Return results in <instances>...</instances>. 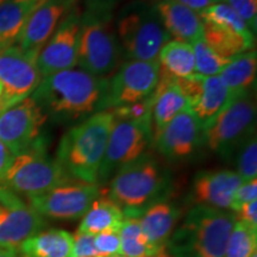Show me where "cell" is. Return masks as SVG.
<instances>
[{
  "label": "cell",
  "mask_w": 257,
  "mask_h": 257,
  "mask_svg": "<svg viewBox=\"0 0 257 257\" xmlns=\"http://www.w3.org/2000/svg\"><path fill=\"white\" fill-rule=\"evenodd\" d=\"M250 257H257V255H256V252H255V253H252V255H251V256H250Z\"/></svg>",
  "instance_id": "7dc6e473"
},
{
  "label": "cell",
  "mask_w": 257,
  "mask_h": 257,
  "mask_svg": "<svg viewBox=\"0 0 257 257\" xmlns=\"http://www.w3.org/2000/svg\"><path fill=\"white\" fill-rule=\"evenodd\" d=\"M156 149L172 160L186 159L204 141V127L189 110L176 115L153 136Z\"/></svg>",
  "instance_id": "e0dca14e"
},
{
  "label": "cell",
  "mask_w": 257,
  "mask_h": 257,
  "mask_svg": "<svg viewBox=\"0 0 257 257\" xmlns=\"http://www.w3.org/2000/svg\"><path fill=\"white\" fill-rule=\"evenodd\" d=\"M257 72V55L255 50L232 57L221 69L219 78L231 95L250 91L253 85Z\"/></svg>",
  "instance_id": "d4e9b609"
},
{
  "label": "cell",
  "mask_w": 257,
  "mask_h": 257,
  "mask_svg": "<svg viewBox=\"0 0 257 257\" xmlns=\"http://www.w3.org/2000/svg\"><path fill=\"white\" fill-rule=\"evenodd\" d=\"M99 257H125L123 255H120V253H117V255H108V256H99Z\"/></svg>",
  "instance_id": "f6af8a7d"
},
{
  "label": "cell",
  "mask_w": 257,
  "mask_h": 257,
  "mask_svg": "<svg viewBox=\"0 0 257 257\" xmlns=\"http://www.w3.org/2000/svg\"><path fill=\"white\" fill-rule=\"evenodd\" d=\"M46 221L17 193L0 185V248L18 250Z\"/></svg>",
  "instance_id": "5bb4252c"
},
{
  "label": "cell",
  "mask_w": 257,
  "mask_h": 257,
  "mask_svg": "<svg viewBox=\"0 0 257 257\" xmlns=\"http://www.w3.org/2000/svg\"><path fill=\"white\" fill-rule=\"evenodd\" d=\"M176 2H179L180 4L185 5L186 8L191 9L192 11L197 12L199 15L204 10L210 8L211 5L219 3V0H176Z\"/></svg>",
  "instance_id": "f35d334b"
},
{
  "label": "cell",
  "mask_w": 257,
  "mask_h": 257,
  "mask_svg": "<svg viewBox=\"0 0 257 257\" xmlns=\"http://www.w3.org/2000/svg\"><path fill=\"white\" fill-rule=\"evenodd\" d=\"M202 38L214 53L229 60L251 50L255 41L251 34H240L232 29L205 22H202Z\"/></svg>",
  "instance_id": "603a6c76"
},
{
  "label": "cell",
  "mask_w": 257,
  "mask_h": 257,
  "mask_svg": "<svg viewBox=\"0 0 257 257\" xmlns=\"http://www.w3.org/2000/svg\"><path fill=\"white\" fill-rule=\"evenodd\" d=\"M2 93H3V89H2V85H0V100H2Z\"/></svg>",
  "instance_id": "bcb514c9"
},
{
  "label": "cell",
  "mask_w": 257,
  "mask_h": 257,
  "mask_svg": "<svg viewBox=\"0 0 257 257\" xmlns=\"http://www.w3.org/2000/svg\"><path fill=\"white\" fill-rule=\"evenodd\" d=\"M0 257H21V256L18 255L17 250L0 248Z\"/></svg>",
  "instance_id": "b9f144b4"
},
{
  "label": "cell",
  "mask_w": 257,
  "mask_h": 257,
  "mask_svg": "<svg viewBox=\"0 0 257 257\" xmlns=\"http://www.w3.org/2000/svg\"><path fill=\"white\" fill-rule=\"evenodd\" d=\"M47 114L29 96L0 112V141L17 156L40 141L41 128Z\"/></svg>",
  "instance_id": "4fadbf2b"
},
{
  "label": "cell",
  "mask_w": 257,
  "mask_h": 257,
  "mask_svg": "<svg viewBox=\"0 0 257 257\" xmlns=\"http://www.w3.org/2000/svg\"><path fill=\"white\" fill-rule=\"evenodd\" d=\"M124 218L123 211L114 201L110 198L99 197L82 217L78 230L92 234L118 231Z\"/></svg>",
  "instance_id": "484cf974"
},
{
  "label": "cell",
  "mask_w": 257,
  "mask_h": 257,
  "mask_svg": "<svg viewBox=\"0 0 257 257\" xmlns=\"http://www.w3.org/2000/svg\"><path fill=\"white\" fill-rule=\"evenodd\" d=\"M120 0H87V9L99 11H111V8Z\"/></svg>",
  "instance_id": "60d3db41"
},
{
  "label": "cell",
  "mask_w": 257,
  "mask_h": 257,
  "mask_svg": "<svg viewBox=\"0 0 257 257\" xmlns=\"http://www.w3.org/2000/svg\"><path fill=\"white\" fill-rule=\"evenodd\" d=\"M14 157V154L10 152L9 148L0 141V181L4 178L6 170L9 169Z\"/></svg>",
  "instance_id": "ab89813d"
},
{
  "label": "cell",
  "mask_w": 257,
  "mask_h": 257,
  "mask_svg": "<svg viewBox=\"0 0 257 257\" xmlns=\"http://www.w3.org/2000/svg\"><path fill=\"white\" fill-rule=\"evenodd\" d=\"M174 81L187 98L189 111L197 117L202 127L214 119L232 99L218 75L201 76L194 74L188 78H174Z\"/></svg>",
  "instance_id": "2e32d148"
},
{
  "label": "cell",
  "mask_w": 257,
  "mask_h": 257,
  "mask_svg": "<svg viewBox=\"0 0 257 257\" xmlns=\"http://www.w3.org/2000/svg\"><path fill=\"white\" fill-rule=\"evenodd\" d=\"M236 219L248 224L252 229L257 230V200L246 202L236 212Z\"/></svg>",
  "instance_id": "74e56055"
},
{
  "label": "cell",
  "mask_w": 257,
  "mask_h": 257,
  "mask_svg": "<svg viewBox=\"0 0 257 257\" xmlns=\"http://www.w3.org/2000/svg\"><path fill=\"white\" fill-rule=\"evenodd\" d=\"M41 4L29 0H3L0 3V43L11 46L17 41L28 18Z\"/></svg>",
  "instance_id": "4316f807"
},
{
  "label": "cell",
  "mask_w": 257,
  "mask_h": 257,
  "mask_svg": "<svg viewBox=\"0 0 257 257\" xmlns=\"http://www.w3.org/2000/svg\"><path fill=\"white\" fill-rule=\"evenodd\" d=\"M118 234L120 238V255L125 257H155L142 232L138 218H124Z\"/></svg>",
  "instance_id": "f1b7e54d"
},
{
  "label": "cell",
  "mask_w": 257,
  "mask_h": 257,
  "mask_svg": "<svg viewBox=\"0 0 257 257\" xmlns=\"http://www.w3.org/2000/svg\"><path fill=\"white\" fill-rule=\"evenodd\" d=\"M8 47H10L9 44H6V43H0V54H2L3 51H4Z\"/></svg>",
  "instance_id": "7bdbcfd3"
},
{
  "label": "cell",
  "mask_w": 257,
  "mask_h": 257,
  "mask_svg": "<svg viewBox=\"0 0 257 257\" xmlns=\"http://www.w3.org/2000/svg\"><path fill=\"white\" fill-rule=\"evenodd\" d=\"M113 113V112H112ZM110 136L98 174V182H106L127 163L143 154L153 140L152 117L130 118L113 114Z\"/></svg>",
  "instance_id": "9c48e42d"
},
{
  "label": "cell",
  "mask_w": 257,
  "mask_h": 257,
  "mask_svg": "<svg viewBox=\"0 0 257 257\" xmlns=\"http://www.w3.org/2000/svg\"><path fill=\"white\" fill-rule=\"evenodd\" d=\"M219 3L229 5L255 35L257 29V0H219Z\"/></svg>",
  "instance_id": "836d02e7"
},
{
  "label": "cell",
  "mask_w": 257,
  "mask_h": 257,
  "mask_svg": "<svg viewBox=\"0 0 257 257\" xmlns=\"http://www.w3.org/2000/svg\"><path fill=\"white\" fill-rule=\"evenodd\" d=\"M110 17L108 11L89 9L81 15L78 64L98 78L113 72L120 55L119 43L110 28Z\"/></svg>",
  "instance_id": "8992f818"
},
{
  "label": "cell",
  "mask_w": 257,
  "mask_h": 257,
  "mask_svg": "<svg viewBox=\"0 0 257 257\" xmlns=\"http://www.w3.org/2000/svg\"><path fill=\"white\" fill-rule=\"evenodd\" d=\"M73 234L68 231L50 229L41 231L19 246L24 257H69Z\"/></svg>",
  "instance_id": "cb8c5ba5"
},
{
  "label": "cell",
  "mask_w": 257,
  "mask_h": 257,
  "mask_svg": "<svg viewBox=\"0 0 257 257\" xmlns=\"http://www.w3.org/2000/svg\"><path fill=\"white\" fill-rule=\"evenodd\" d=\"M179 217L180 211L175 205L160 200L150 205L138 218L155 257H168L166 244L172 237Z\"/></svg>",
  "instance_id": "ffe728a7"
},
{
  "label": "cell",
  "mask_w": 257,
  "mask_h": 257,
  "mask_svg": "<svg viewBox=\"0 0 257 257\" xmlns=\"http://www.w3.org/2000/svg\"><path fill=\"white\" fill-rule=\"evenodd\" d=\"M100 197L98 184L70 180L50 191L28 198V204L42 217L76 220L85 216L93 201Z\"/></svg>",
  "instance_id": "8fae6325"
},
{
  "label": "cell",
  "mask_w": 257,
  "mask_h": 257,
  "mask_svg": "<svg viewBox=\"0 0 257 257\" xmlns=\"http://www.w3.org/2000/svg\"><path fill=\"white\" fill-rule=\"evenodd\" d=\"M75 0H46L35 10L17 38L19 49L38 56L42 48L56 30L61 19L74 8Z\"/></svg>",
  "instance_id": "ac0fdd59"
},
{
  "label": "cell",
  "mask_w": 257,
  "mask_h": 257,
  "mask_svg": "<svg viewBox=\"0 0 257 257\" xmlns=\"http://www.w3.org/2000/svg\"><path fill=\"white\" fill-rule=\"evenodd\" d=\"M156 10L169 36L176 41L192 44L202 37V21L197 12L176 0H161Z\"/></svg>",
  "instance_id": "7402d4cb"
},
{
  "label": "cell",
  "mask_w": 257,
  "mask_h": 257,
  "mask_svg": "<svg viewBox=\"0 0 257 257\" xmlns=\"http://www.w3.org/2000/svg\"><path fill=\"white\" fill-rule=\"evenodd\" d=\"M113 118L112 111L96 112L63 135L56 161L69 178L86 184H98Z\"/></svg>",
  "instance_id": "7a4b0ae2"
},
{
  "label": "cell",
  "mask_w": 257,
  "mask_h": 257,
  "mask_svg": "<svg viewBox=\"0 0 257 257\" xmlns=\"http://www.w3.org/2000/svg\"><path fill=\"white\" fill-rule=\"evenodd\" d=\"M257 230L236 220L227 240L224 257H250L256 252Z\"/></svg>",
  "instance_id": "f546056e"
},
{
  "label": "cell",
  "mask_w": 257,
  "mask_h": 257,
  "mask_svg": "<svg viewBox=\"0 0 257 257\" xmlns=\"http://www.w3.org/2000/svg\"><path fill=\"white\" fill-rule=\"evenodd\" d=\"M189 110V102L174 81V76L160 68V79L152 95V133H159L176 115Z\"/></svg>",
  "instance_id": "44dd1931"
},
{
  "label": "cell",
  "mask_w": 257,
  "mask_h": 257,
  "mask_svg": "<svg viewBox=\"0 0 257 257\" xmlns=\"http://www.w3.org/2000/svg\"><path fill=\"white\" fill-rule=\"evenodd\" d=\"M95 234L76 231L73 234V248L69 257H99L94 244Z\"/></svg>",
  "instance_id": "e575fe53"
},
{
  "label": "cell",
  "mask_w": 257,
  "mask_h": 257,
  "mask_svg": "<svg viewBox=\"0 0 257 257\" xmlns=\"http://www.w3.org/2000/svg\"><path fill=\"white\" fill-rule=\"evenodd\" d=\"M107 79L82 69H68L42 78L31 98L57 120H75L100 110Z\"/></svg>",
  "instance_id": "6da1fadb"
},
{
  "label": "cell",
  "mask_w": 257,
  "mask_h": 257,
  "mask_svg": "<svg viewBox=\"0 0 257 257\" xmlns=\"http://www.w3.org/2000/svg\"><path fill=\"white\" fill-rule=\"evenodd\" d=\"M80 27L81 14L73 8L38 54L36 63L42 78L73 69L78 64Z\"/></svg>",
  "instance_id": "9a60e30c"
},
{
  "label": "cell",
  "mask_w": 257,
  "mask_h": 257,
  "mask_svg": "<svg viewBox=\"0 0 257 257\" xmlns=\"http://www.w3.org/2000/svg\"><path fill=\"white\" fill-rule=\"evenodd\" d=\"M166 189V172L155 157L143 154L113 175L108 198L121 208L125 218H140L150 205L160 201Z\"/></svg>",
  "instance_id": "277c9868"
},
{
  "label": "cell",
  "mask_w": 257,
  "mask_h": 257,
  "mask_svg": "<svg viewBox=\"0 0 257 257\" xmlns=\"http://www.w3.org/2000/svg\"><path fill=\"white\" fill-rule=\"evenodd\" d=\"M195 61V74L201 76L219 75L221 69L229 63V59H224L214 53L207 46L204 38H199L192 43Z\"/></svg>",
  "instance_id": "4dcf8cb0"
},
{
  "label": "cell",
  "mask_w": 257,
  "mask_h": 257,
  "mask_svg": "<svg viewBox=\"0 0 257 257\" xmlns=\"http://www.w3.org/2000/svg\"><path fill=\"white\" fill-rule=\"evenodd\" d=\"M3 0H0V3H2ZM16 2H25V0H16ZM29 2H37V3H43L46 2V0H29Z\"/></svg>",
  "instance_id": "ee69618b"
},
{
  "label": "cell",
  "mask_w": 257,
  "mask_h": 257,
  "mask_svg": "<svg viewBox=\"0 0 257 257\" xmlns=\"http://www.w3.org/2000/svg\"><path fill=\"white\" fill-rule=\"evenodd\" d=\"M237 174L244 181L256 179L257 176V141L255 134L240 146L237 159Z\"/></svg>",
  "instance_id": "d6a6232c"
},
{
  "label": "cell",
  "mask_w": 257,
  "mask_h": 257,
  "mask_svg": "<svg viewBox=\"0 0 257 257\" xmlns=\"http://www.w3.org/2000/svg\"><path fill=\"white\" fill-rule=\"evenodd\" d=\"M160 79L157 61H128L107 80L100 110L124 107L147 101L155 92Z\"/></svg>",
  "instance_id": "30bf717a"
},
{
  "label": "cell",
  "mask_w": 257,
  "mask_h": 257,
  "mask_svg": "<svg viewBox=\"0 0 257 257\" xmlns=\"http://www.w3.org/2000/svg\"><path fill=\"white\" fill-rule=\"evenodd\" d=\"M36 59L18 46H10L0 54V112L29 98L40 85L42 75Z\"/></svg>",
  "instance_id": "7c38bea8"
},
{
  "label": "cell",
  "mask_w": 257,
  "mask_h": 257,
  "mask_svg": "<svg viewBox=\"0 0 257 257\" xmlns=\"http://www.w3.org/2000/svg\"><path fill=\"white\" fill-rule=\"evenodd\" d=\"M199 17L201 18L205 23H211L220 25V27H226L232 30L240 32V34H251L253 35L248 25L244 23V21L239 17L229 5L224 3H217V4L211 5L210 8L200 12ZM255 36V35H253Z\"/></svg>",
  "instance_id": "1f68e13d"
},
{
  "label": "cell",
  "mask_w": 257,
  "mask_h": 257,
  "mask_svg": "<svg viewBox=\"0 0 257 257\" xmlns=\"http://www.w3.org/2000/svg\"><path fill=\"white\" fill-rule=\"evenodd\" d=\"M160 68L174 78H188L195 74L194 53L191 43L169 41L159 54Z\"/></svg>",
  "instance_id": "83f0119b"
},
{
  "label": "cell",
  "mask_w": 257,
  "mask_h": 257,
  "mask_svg": "<svg viewBox=\"0 0 257 257\" xmlns=\"http://www.w3.org/2000/svg\"><path fill=\"white\" fill-rule=\"evenodd\" d=\"M255 99L250 91L240 93L204 127V141L212 152L227 157L255 134Z\"/></svg>",
  "instance_id": "ba28073f"
},
{
  "label": "cell",
  "mask_w": 257,
  "mask_h": 257,
  "mask_svg": "<svg viewBox=\"0 0 257 257\" xmlns=\"http://www.w3.org/2000/svg\"><path fill=\"white\" fill-rule=\"evenodd\" d=\"M227 210L197 205L166 244L169 257H224L236 223Z\"/></svg>",
  "instance_id": "3957f363"
},
{
  "label": "cell",
  "mask_w": 257,
  "mask_h": 257,
  "mask_svg": "<svg viewBox=\"0 0 257 257\" xmlns=\"http://www.w3.org/2000/svg\"><path fill=\"white\" fill-rule=\"evenodd\" d=\"M70 180L73 179L67 175L57 161L47 155L40 140L27 152L14 157L0 185L29 198L50 191Z\"/></svg>",
  "instance_id": "52a82bcc"
},
{
  "label": "cell",
  "mask_w": 257,
  "mask_h": 257,
  "mask_svg": "<svg viewBox=\"0 0 257 257\" xmlns=\"http://www.w3.org/2000/svg\"><path fill=\"white\" fill-rule=\"evenodd\" d=\"M243 180L232 170H210L195 175L192 198L197 205L230 210L234 192Z\"/></svg>",
  "instance_id": "d6986e66"
},
{
  "label": "cell",
  "mask_w": 257,
  "mask_h": 257,
  "mask_svg": "<svg viewBox=\"0 0 257 257\" xmlns=\"http://www.w3.org/2000/svg\"><path fill=\"white\" fill-rule=\"evenodd\" d=\"M22 257H24V256H22Z\"/></svg>",
  "instance_id": "c3c4849f"
},
{
  "label": "cell",
  "mask_w": 257,
  "mask_h": 257,
  "mask_svg": "<svg viewBox=\"0 0 257 257\" xmlns=\"http://www.w3.org/2000/svg\"><path fill=\"white\" fill-rule=\"evenodd\" d=\"M94 244L96 251L100 256L120 253V238L118 231H105L95 234Z\"/></svg>",
  "instance_id": "d590c367"
},
{
  "label": "cell",
  "mask_w": 257,
  "mask_h": 257,
  "mask_svg": "<svg viewBox=\"0 0 257 257\" xmlns=\"http://www.w3.org/2000/svg\"><path fill=\"white\" fill-rule=\"evenodd\" d=\"M257 198V179L249 180V181H244L240 184V186L234 192L232 198V204H231V208L234 212L239 210L242 205L246 204V202L256 200Z\"/></svg>",
  "instance_id": "8d00e7d4"
},
{
  "label": "cell",
  "mask_w": 257,
  "mask_h": 257,
  "mask_svg": "<svg viewBox=\"0 0 257 257\" xmlns=\"http://www.w3.org/2000/svg\"><path fill=\"white\" fill-rule=\"evenodd\" d=\"M118 35L127 57L136 61H157L163 46L170 40L156 6L137 3L121 12Z\"/></svg>",
  "instance_id": "5b68a950"
}]
</instances>
